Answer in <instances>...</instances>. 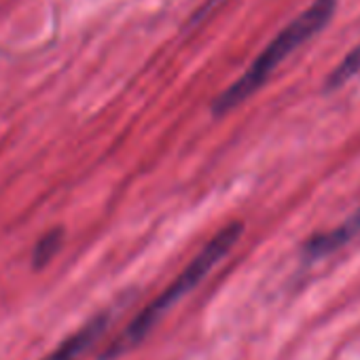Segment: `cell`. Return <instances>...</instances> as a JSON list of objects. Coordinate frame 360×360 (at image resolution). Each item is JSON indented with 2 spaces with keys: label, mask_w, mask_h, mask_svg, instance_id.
I'll return each mask as SVG.
<instances>
[{
  "label": "cell",
  "mask_w": 360,
  "mask_h": 360,
  "mask_svg": "<svg viewBox=\"0 0 360 360\" xmlns=\"http://www.w3.org/2000/svg\"><path fill=\"white\" fill-rule=\"evenodd\" d=\"M244 227L242 223H231L227 227H223L195 257L193 261L183 269L174 284H169L155 301H150L127 326L125 330L108 345V349L104 352V358H117L125 352H129L131 347H136L138 343H142V339L153 330V326L180 301L185 295H189L229 252L231 248L238 244L240 236H242Z\"/></svg>",
  "instance_id": "6da1fadb"
},
{
  "label": "cell",
  "mask_w": 360,
  "mask_h": 360,
  "mask_svg": "<svg viewBox=\"0 0 360 360\" xmlns=\"http://www.w3.org/2000/svg\"><path fill=\"white\" fill-rule=\"evenodd\" d=\"M335 7H337V0H314L297 20H292L261 51V56L252 62V66L212 102V112L225 115V112L233 110L236 106H240L242 102H246L257 89H261L263 83L271 77V72L295 49H299L305 41H309L314 34H318L326 26V22L335 13Z\"/></svg>",
  "instance_id": "7a4b0ae2"
},
{
  "label": "cell",
  "mask_w": 360,
  "mask_h": 360,
  "mask_svg": "<svg viewBox=\"0 0 360 360\" xmlns=\"http://www.w3.org/2000/svg\"><path fill=\"white\" fill-rule=\"evenodd\" d=\"M356 236H360V208L349 219H345L339 227L311 236L307 240L303 252L307 259H324V257L337 252L339 248H343L345 244H349Z\"/></svg>",
  "instance_id": "3957f363"
},
{
  "label": "cell",
  "mask_w": 360,
  "mask_h": 360,
  "mask_svg": "<svg viewBox=\"0 0 360 360\" xmlns=\"http://www.w3.org/2000/svg\"><path fill=\"white\" fill-rule=\"evenodd\" d=\"M110 316L108 314H100L94 320L85 322V326H81L75 335H70L60 347H56L51 354H47L43 360H77L108 326Z\"/></svg>",
  "instance_id": "277c9868"
},
{
  "label": "cell",
  "mask_w": 360,
  "mask_h": 360,
  "mask_svg": "<svg viewBox=\"0 0 360 360\" xmlns=\"http://www.w3.org/2000/svg\"><path fill=\"white\" fill-rule=\"evenodd\" d=\"M360 72V45L358 47H354L343 60H341V64L328 75V79H326V89H339L341 85H345L354 75H358Z\"/></svg>",
  "instance_id": "5b68a950"
},
{
  "label": "cell",
  "mask_w": 360,
  "mask_h": 360,
  "mask_svg": "<svg viewBox=\"0 0 360 360\" xmlns=\"http://www.w3.org/2000/svg\"><path fill=\"white\" fill-rule=\"evenodd\" d=\"M60 246H62V233L60 231H49L47 236H43L39 240V244L34 246V252H32L34 267H45L53 259V255L60 250Z\"/></svg>",
  "instance_id": "8992f818"
}]
</instances>
